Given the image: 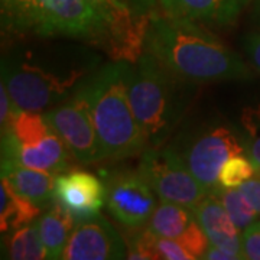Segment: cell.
I'll use <instances>...</instances> for the list:
<instances>
[{"label":"cell","mask_w":260,"mask_h":260,"mask_svg":"<svg viewBox=\"0 0 260 260\" xmlns=\"http://www.w3.org/2000/svg\"><path fill=\"white\" fill-rule=\"evenodd\" d=\"M145 51L192 84L237 81L251 77L249 65L208 26L150 10Z\"/></svg>","instance_id":"1"},{"label":"cell","mask_w":260,"mask_h":260,"mask_svg":"<svg viewBox=\"0 0 260 260\" xmlns=\"http://www.w3.org/2000/svg\"><path fill=\"white\" fill-rule=\"evenodd\" d=\"M97 61L83 51L19 48L2 59V80L20 110L42 112L68 99L95 73Z\"/></svg>","instance_id":"2"},{"label":"cell","mask_w":260,"mask_h":260,"mask_svg":"<svg viewBox=\"0 0 260 260\" xmlns=\"http://www.w3.org/2000/svg\"><path fill=\"white\" fill-rule=\"evenodd\" d=\"M191 90L192 83L174 74L148 51L130 62L127 93L148 148L167 143L191 102Z\"/></svg>","instance_id":"3"},{"label":"cell","mask_w":260,"mask_h":260,"mask_svg":"<svg viewBox=\"0 0 260 260\" xmlns=\"http://www.w3.org/2000/svg\"><path fill=\"white\" fill-rule=\"evenodd\" d=\"M127 61H113L88 78L91 112L104 160H123L148 148L127 93Z\"/></svg>","instance_id":"4"},{"label":"cell","mask_w":260,"mask_h":260,"mask_svg":"<svg viewBox=\"0 0 260 260\" xmlns=\"http://www.w3.org/2000/svg\"><path fill=\"white\" fill-rule=\"evenodd\" d=\"M172 146L208 194L221 188L218 175L224 164L234 155L244 153L237 127L221 120L203 121L192 129L185 127Z\"/></svg>","instance_id":"5"},{"label":"cell","mask_w":260,"mask_h":260,"mask_svg":"<svg viewBox=\"0 0 260 260\" xmlns=\"http://www.w3.org/2000/svg\"><path fill=\"white\" fill-rule=\"evenodd\" d=\"M30 34L39 38H65L109 49V29L87 0H35Z\"/></svg>","instance_id":"6"},{"label":"cell","mask_w":260,"mask_h":260,"mask_svg":"<svg viewBox=\"0 0 260 260\" xmlns=\"http://www.w3.org/2000/svg\"><path fill=\"white\" fill-rule=\"evenodd\" d=\"M88 78L68 99L44 113L49 126L67 143L75 160L83 165L104 160L94 126Z\"/></svg>","instance_id":"7"},{"label":"cell","mask_w":260,"mask_h":260,"mask_svg":"<svg viewBox=\"0 0 260 260\" xmlns=\"http://www.w3.org/2000/svg\"><path fill=\"white\" fill-rule=\"evenodd\" d=\"M138 168L158 195L159 201L194 210L195 205L208 195L172 145L145 149Z\"/></svg>","instance_id":"8"},{"label":"cell","mask_w":260,"mask_h":260,"mask_svg":"<svg viewBox=\"0 0 260 260\" xmlns=\"http://www.w3.org/2000/svg\"><path fill=\"white\" fill-rule=\"evenodd\" d=\"M104 19L109 29L107 55L113 61H138L145 52L150 10L129 0H87Z\"/></svg>","instance_id":"9"},{"label":"cell","mask_w":260,"mask_h":260,"mask_svg":"<svg viewBox=\"0 0 260 260\" xmlns=\"http://www.w3.org/2000/svg\"><path fill=\"white\" fill-rule=\"evenodd\" d=\"M107 211L126 230L146 227L158 207L153 188L142 175L139 168L112 172L107 182Z\"/></svg>","instance_id":"10"},{"label":"cell","mask_w":260,"mask_h":260,"mask_svg":"<svg viewBox=\"0 0 260 260\" xmlns=\"http://www.w3.org/2000/svg\"><path fill=\"white\" fill-rule=\"evenodd\" d=\"M65 260L127 259V242L102 215L78 221L67 243Z\"/></svg>","instance_id":"11"},{"label":"cell","mask_w":260,"mask_h":260,"mask_svg":"<svg viewBox=\"0 0 260 260\" xmlns=\"http://www.w3.org/2000/svg\"><path fill=\"white\" fill-rule=\"evenodd\" d=\"M54 195L78 223L100 214L107 201V186L91 172L70 168L56 177Z\"/></svg>","instance_id":"12"},{"label":"cell","mask_w":260,"mask_h":260,"mask_svg":"<svg viewBox=\"0 0 260 260\" xmlns=\"http://www.w3.org/2000/svg\"><path fill=\"white\" fill-rule=\"evenodd\" d=\"M2 158L51 174H62L73 168V160H75L67 143L54 129L35 146L20 143L12 132L2 135Z\"/></svg>","instance_id":"13"},{"label":"cell","mask_w":260,"mask_h":260,"mask_svg":"<svg viewBox=\"0 0 260 260\" xmlns=\"http://www.w3.org/2000/svg\"><path fill=\"white\" fill-rule=\"evenodd\" d=\"M149 232L181 243L195 259H203L210 246L194 211L184 205L160 201L146 225Z\"/></svg>","instance_id":"14"},{"label":"cell","mask_w":260,"mask_h":260,"mask_svg":"<svg viewBox=\"0 0 260 260\" xmlns=\"http://www.w3.org/2000/svg\"><path fill=\"white\" fill-rule=\"evenodd\" d=\"M253 0H158V10L208 28H230Z\"/></svg>","instance_id":"15"},{"label":"cell","mask_w":260,"mask_h":260,"mask_svg":"<svg viewBox=\"0 0 260 260\" xmlns=\"http://www.w3.org/2000/svg\"><path fill=\"white\" fill-rule=\"evenodd\" d=\"M192 211L211 244L225 247L243 259L242 233L234 225L217 195L204 197Z\"/></svg>","instance_id":"16"},{"label":"cell","mask_w":260,"mask_h":260,"mask_svg":"<svg viewBox=\"0 0 260 260\" xmlns=\"http://www.w3.org/2000/svg\"><path fill=\"white\" fill-rule=\"evenodd\" d=\"M2 178H5L18 194L23 195L41 208L55 200L56 178L51 172L32 169L12 159L2 158Z\"/></svg>","instance_id":"17"},{"label":"cell","mask_w":260,"mask_h":260,"mask_svg":"<svg viewBox=\"0 0 260 260\" xmlns=\"http://www.w3.org/2000/svg\"><path fill=\"white\" fill-rule=\"evenodd\" d=\"M39 233L47 251V259H62L67 243L74 230L75 221L73 215L59 203H54L38 218Z\"/></svg>","instance_id":"18"},{"label":"cell","mask_w":260,"mask_h":260,"mask_svg":"<svg viewBox=\"0 0 260 260\" xmlns=\"http://www.w3.org/2000/svg\"><path fill=\"white\" fill-rule=\"evenodd\" d=\"M42 214V208L18 194L9 182L2 178L0 186V232L2 234L12 232L22 225L38 220Z\"/></svg>","instance_id":"19"},{"label":"cell","mask_w":260,"mask_h":260,"mask_svg":"<svg viewBox=\"0 0 260 260\" xmlns=\"http://www.w3.org/2000/svg\"><path fill=\"white\" fill-rule=\"evenodd\" d=\"M3 239V259L39 260L47 259V251L39 233V221L22 225L12 232L5 233Z\"/></svg>","instance_id":"20"},{"label":"cell","mask_w":260,"mask_h":260,"mask_svg":"<svg viewBox=\"0 0 260 260\" xmlns=\"http://www.w3.org/2000/svg\"><path fill=\"white\" fill-rule=\"evenodd\" d=\"M2 32L8 37L30 34L35 0H0Z\"/></svg>","instance_id":"21"},{"label":"cell","mask_w":260,"mask_h":260,"mask_svg":"<svg viewBox=\"0 0 260 260\" xmlns=\"http://www.w3.org/2000/svg\"><path fill=\"white\" fill-rule=\"evenodd\" d=\"M237 130L244 153L251 160L256 175L260 177V103H254L243 109Z\"/></svg>","instance_id":"22"},{"label":"cell","mask_w":260,"mask_h":260,"mask_svg":"<svg viewBox=\"0 0 260 260\" xmlns=\"http://www.w3.org/2000/svg\"><path fill=\"white\" fill-rule=\"evenodd\" d=\"M52 130L49 123L41 112H28V110H18L15 119L12 121V127L9 132L16 139L29 146H35L41 143L42 139ZM8 133V132H6Z\"/></svg>","instance_id":"23"},{"label":"cell","mask_w":260,"mask_h":260,"mask_svg":"<svg viewBox=\"0 0 260 260\" xmlns=\"http://www.w3.org/2000/svg\"><path fill=\"white\" fill-rule=\"evenodd\" d=\"M214 194L218 197L229 217L240 233L259 220V214L249 204L239 188H220Z\"/></svg>","instance_id":"24"},{"label":"cell","mask_w":260,"mask_h":260,"mask_svg":"<svg viewBox=\"0 0 260 260\" xmlns=\"http://www.w3.org/2000/svg\"><path fill=\"white\" fill-rule=\"evenodd\" d=\"M254 175L256 169L249 156L246 153H239L224 164L218 175V182L221 188H239Z\"/></svg>","instance_id":"25"},{"label":"cell","mask_w":260,"mask_h":260,"mask_svg":"<svg viewBox=\"0 0 260 260\" xmlns=\"http://www.w3.org/2000/svg\"><path fill=\"white\" fill-rule=\"evenodd\" d=\"M20 110L16 107V104L13 102L9 90L6 87V83L2 80L0 83V127H2V135H5L6 132H9L12 127V121L15 119V114Z\"/></svg>","instance_id":"26"},{"label":"cell","mask_w":260,"mask_h":260,"mask_svg":"<svg viewBox=\"0 0 260 260\" xmlns=\"http://www.w3.org/2000/svg\"><path fill=\"white\" fill-rule=\"evenodd\" d=\"M243 259L260 260V229L257 224H251L242 232Z\"/></svg>","instance_id":"27"},{"label":"cell","mask_w":260,"mask_h":260,"mask_svg":"<svg viewBox=\"0 0 260 260\" xmlns=\"http://www.w3.org/2000/svg\"><path fill=\"white\" fill-rule=\"evenodd\" d=\"M243 48L251 67L260 73V29L246 34Z\"/></svg>","instance_id":"28"},{"label":"cell","mask_w":260,"mask_h":260,"mask_svg":"<svg viewBox=\"0 0 260 260\" xmlns=\"http://www.w3.org/2000/svg\"><path fill=\"white\" fill-rule=\"evenodd\" d=\"M239 189L242 191V194L246 197V200L249 201V204L254 208V211L259 214L260 217V177L254 175L250 179H247L246 182H243L239 186Z\"/></svg>","instance_id":"29"},{"label":"cell","mask_w":260,"mask_h":260,"mask_svg":"<svg viewBox=\"0 0 260 260\" xmlns=\"http://www.w3.org/2000/svg\"><path fill=\"white\" fill-rule=\"evenodd\" d=\"M203 259L208 260H240L242 257L239 254H236L234 251L229 250L225 247L217 246V244H211L208 246V249L204 253Z\"/></svg>","instance_id":"30"},{"label":"cell","mask_w":260,"mask_h":260,"mask_svg":"<svg viewBox=\"0 0 260 260\" xmlns=\"http://www.w3.org/2000/svg\"><path fill=\"white\" fill-rule=\"evenodd\" d=\"M133 2L146 10H153L158 6V0H133Z\"/></svg>","instance_id":"31"},{"label":"cell","mask_w":260,"mask_h":260,"mask_svg":"<svg viewBox=\"0 0 260 260\" xmlns=\"http://www.w3.org/2000/svg\"><path fill=\"white\" fill-rule=\"evenodd\" d=\"M254 18L260 26V0H254Z\"/></svg>","instance_id":"32"},{"label":"cell","mask_w":260,"mask_h":260,"mask_svg":"<svg viewBox=\"0 0 260 260\" xmlns=\"http://www.w3.org/2000/svg\"><path fill=\"white\" fill-rule=\"evenodd\" d=\"M256 224H257V227L260 229V220H257V221H256Z\"/></svg>","instance_id":"33"}]
</instances>
